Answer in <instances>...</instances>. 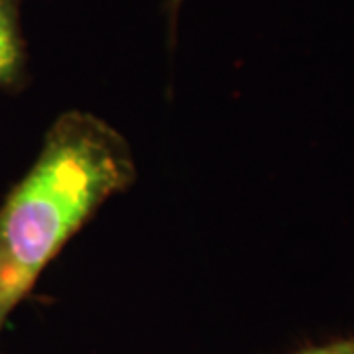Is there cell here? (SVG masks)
I'll return each mask as SVG.
<instances>
[{"label": "cell", "mask_w": 354, "mask_h": 354, "mask_svg": "<svg viewBox=\"0 0 354 354\" xmlns=\"http://www.w3.org/2000/svg\"><path fill=\"white\" fill-rule=\"evenodd\" d=\"M134 179L128 142L99 116L69 111L51 124L38 160L0 207V335L77 230Z\"/></svg>", "instance_id": "6da1fadb"}, {"label": "cell", "mask_w": 354, "mask_h": 354, "mask_svg": "<svg viewBox=\"0 0 354 354\" xmlns=\"http://www.w3.org/2000/svg\"><path fill=\"white\" fill-rule=\"evenodd\" d=\"M22 0H0V88L16 93L28 81Z\"/></svg>", "instance_id": "7a4b0ae2"}, {"label": "cell", "mask_w": 354, "mask_h": 354, "mask_svg": "<svg viewBox=\"0 0 354 354\" xmlns=\"http://www.w3.org/2000/svg\"><path fill=\"white\" fill-rule=\"evenodd\" d=\"M295 354H354V337L339 339V341L319 344V346H307Z\"/></svg>", "instance_id": "3957f363"}, {"label": "cell", "mask_w": 354, "mask_h": 354, "mask_svg": "<svg viewBox=\"0 0 354 354\" xmlns=\"http://www.w3.org/2000/svg\"><path fill=\"white\" fill-rule=\"evenodd\" d=\"M181 2H183V0H165V6H167V16H169V28H171V32H174V28H176V20H177V14H179V8H181Z\"/></svg>", "instance_id": "277c9868"}]
</instances>
